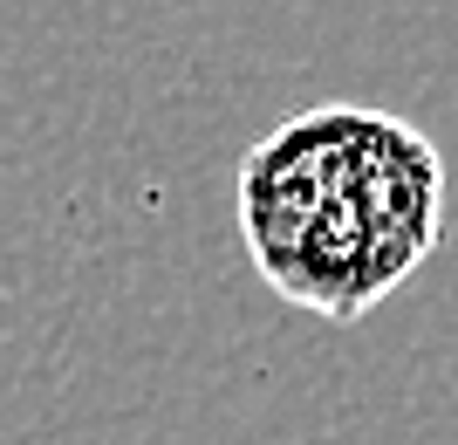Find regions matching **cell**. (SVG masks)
I'll return each instance as SVG.
<instances>
[{"label":"cell","instance_id":"cell-1","mask_svg":"<svg viewBox=\"0 0 458 445\" xmlns=\"http://www.w3.org/2000/svg\"><path fill=\"white\" fill-rule=\"evenodd\" d=\"M445 227V165L411 124L377 110H308L240 165L253 268L301 309L356 322L397 288Z\"/></svg>","mask_w":458,"mask_h":445}]
</instances>
